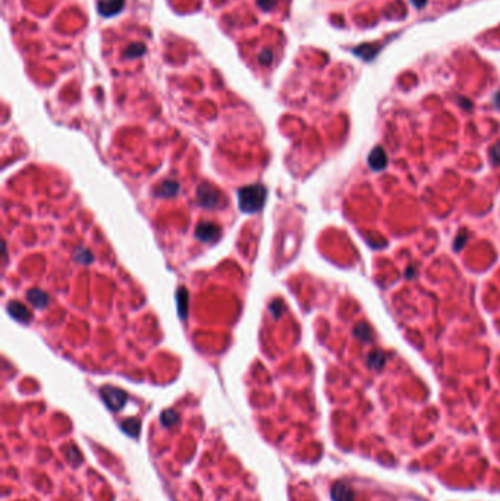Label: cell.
Masks as SVG:
<instances>
[{"instance_id": "obj_1", "label": "cell", "mask_w": 500, "mask_h": 501, "mask_svg": "<svg viewBox=\"0 0 500 501\" xmlns=\"http://www.w3.org/2000/svg\"><path fill=\"white\" fill-rule=\"evenodd\" d=\"M239 208L244 213H255L261 210L262 204L265 201L267 192L262 185H251L245 186L239 191Z\"/></svg>"}, {"instance_id": "obj_2", "label": "cell", "mask_w": 500, "mask_h": 501, "mask_svg": "<svg viewBox=\"0 0 500 501\" xmlns=\"http://www.w3.org/2000/svg\"><path fill=\"white\" fill-rule=\"evenodd\" d=\"M100 394H101L104 403L107 405V407L110 410H119L126 403V394L122 390H119V388L107 385V387L101 388Z\"/></svg>"}, {"instance_id": "obj_3", "label": "cell", "mask_w": 500, "mask_h": 501, "mask_svg": "<svg viewBox=\"0 0 500 501\" xmlns=\"http://www.w3.org/2000/svg\"><path fill=\"white\" fill-rule=\"evenodd\" d=\"M198 201L203 207H207V208H212V207H216L217 205V201H219V193L207 183H203L200 188H198Z\"/></svg>"}, {"instance_id": "obj_4", "label": "cell", "mask_w": 500, "mask_h": 501, "mask_svg": "<svg viewBox=\"0 0 500 501\" xmlns=\"http://www.w3.org/2000/svg\"><path fill=\"white\" fill-rule=\"evenodd\" d=\"M368 165L371 166L373 170H376V171L383 170L384 167L387 166V156H386V153H384V150H383L381 147H376V148L370 153Z\"/></svg>"}, {"instance_id": "obj_5", "label": "cell", "mask_w": 500, "mask_h": 501, "mask_svg": "<svg viewBox=\"0 0 500 501\" xmlns=\"http://www.w3.org/2000/svg\"><path fill=\"white\" fill-rule=\"evenodd\" d=\"M195 235H197V238L201 239L203 242H210V240H215V239L219 238L220 232H219V229L216 227L215 224H212V223H203V224L198 226Z\"/></svg>"}, {"instance_id": "obj_6", "label": "cell", "mask_w": 500, "mask_h": 501, "mask_svg": "<svg viewBox=\"0 0 500 501\" xmlns=\"http://www.w3.org/2000/svg\"><path fill=\"white\" fill-rule=\"evenodd\" d=\"M125 1L123 0H103L98 3V10L101 15L106 16H113L118 12H120V9L123 7Z\"/></svg>"}, {"instance_id": "obj_7", "label": "cell", "mask_w": 500, "mask_h": 501, "mask_svg": "<svg viewBox=\"0 0 500 501\" xmlns=\"http://www.w3.org/2000/svg\"><path fill=\"white\" fill-rule=\"evenodd\" d=\"M332 497L334 501H352V491L348 485L337 482L333 487Z\"/></svg>"}, {"instance_id": "obj_8", "label": "cell", "mask_w": 500, "mask_h": 501, "mask_svg": "<svg viewBox=\"0 0 500 501\" xmlns=\"http://www.w3.org/2000/svg\"><path fill=\"white\" fill-rule=\"evenodd\" d=\"M26 298H28V301H29L34 307H37V308H44L48 302L47 295H46L44 292L38 290V289H32V290H29V292L26 293Z\"/></svg>"}, {"instance_id": "obj_9", "label": "cell", "mask_w": 500, "mask_h": 501, "mask_svg": "<svg viewBox=\"0 0 500 501\" xmlns=\"http://www.w3.org/2000/svg\"><path fill=\"white\" fill-rule=\"evenodd\" d=\"M7 310H9L10 315L13 318L19 320V321H28V318H29V312L25 310L21 304H18V302H10L7 305Z\"/></svg>"}, {"instance_id": "obj_10", "label": "cell", "mask_w": 500, "mask_h": 501, "mask_svg": "<svg viewBox=\"0 0 500 501\" xmlns=\"http://www.w3.org/2000/svg\"><path fill=\"white\" fill-rule=\"evenodd\" d=\"M386 356L381 350H373L371 353H368V365L374 369H379L384 365Z\"/></svg>"}, {"instance_id": "obj_11", "label": "cell", "mask_w": 500, "mask_h": 501, "mask_svg": "<svg viewBox=\"0 0 500 501\" xmlns=\"http://www.w3.org/2000/svg\"><path fill=\"white\" fill-rule=\"evenodd\" d=\"M354 334H355V337H358L362 341H370L371 340V329L365 323L358 324L357 327L354 329Z\"/></svg>"}, {"instance_id": "obj_12", "label": "cell", "mask_w": 500, "mask_h": 501, "mask_svg": "<svg viewBox=\"0 0 500 501\" xmlns=\"http://www.w3.org/2000/svg\"><path fill=\"white\" fill-rule=\"evenodd\" d=\"M140 428H141V425L137 419H128L122 424V430L131 437H137L138 432H140Z\"/></svg>"}, {"instance_id": "obj_13", "label": "cell", "mask_w": 500, "mask_h": 501, "mask_svg": "<svg viewBox=\"0 0 500 501\" xmlns=\"http://www.w3.org/2000/svg\"><path fill=\"white\" fill-rule=\"evenodd\" d=\"M178 189H179L178 183H175V182H172V180H167V182H165V183L159 188L157 193H159L160 196H172V195L176 193Z\"/></svg>"}, {"instance_id": "obj_14", "label": "cell", "mask_w": 500, "mask_h": 501, "mask_svg": "<svg viewBox=\"0 0 500 501\" xmlns=\"http://www.w3.org/2000/svg\"><path fill=\"white\" fill-rule=\"evenodd\" d=\"M178 421V413L175 410H166L162 413V424L165 427H172Z\"/></svg>"}, {"instance_id": "obj_15", "label": "cell", "mask_w": 500, "mask_h": 501, "mask_svg": "<svg viewBox=\"0 0 500 501\" xmlns=\"http://www.w3.org/2000/svg\"><path fill=\"white\" fill-rule=\"evenodd\" d=\"M187 302H188V298H187V292L184 289L179 290L178 293V305H179V312H181V317L185 318V312H187Z\"/></svg>"}, {"instance_id": "obj_16", "label": "cell", "mask_w": 500, "mask_h": 501, "mask_svg": "<svg viewBox=\"0 0 500 501\" xmlns=\"http://www.w3.org/2000/svg\"><path fill=\"white\" fill-rule=\"evenodd\" d=\"M144 51H145L144 44H134V46H131V48H128V50L125 51V56H129V57H137V56L143 54Z\"/></svg>"}, {"instance_id": "obj_17", "label": "cell", "mask_w": 500, "mask_h": 501, "mask_svg": "<svg viewBox=\"0 0 500 501\" xmlns=\"http://www.w3.org/2000/svg\"><path fill=\"white\" fill-rule=\"evenodd\" d=\"M490 157H492V162L495 165H499L500 166V143H498L492 150H490Z\"/></svg>"}, {"instance_id": "obj_18", "label": "cell", "mask_w": 500, "mask_h": 501, "mask_svg": "<svg viewBox=\"0 0 500 501\" xmlns=\"http://www.w3.org/2000/svg\"><path fill=\"white\" fill-rule=\"evenodd\" d=\"M465 242H467V233H464V235L461 233V235L458 236V242H456L455 248H456V249H461V245L465 243Z\"/></svg>"}, {"instance_id": "obj_19", "label": "cell", "mask_w": 500, "mask_h": 501, "mask_svg": "<svg viewBox=\"0 0 500 501\" xmlns=\"http://www.w3.org/2000/svg\"><path fill=\"white\" fill-rule=\"evenodd\" d=\"M260 60H261L262 63H270V62H271V53L264 51L261 54V57H260Z\"/></svg>"}, {"instance_id": "obj_20", "label": "cell", "mask_w": 500, "mask_h": 501, "mask_svg": "<svg viewBox=\"0 0 500 501\" xmlns=\"http://www.w3.org/2000/svg\"><path fill=\"white\" fill-rule=\"evenodd\" d=\"M411 1H412V3H414L417 7H423V6L426 4V1H427V0H411Z\"/></svg>"}, {"instance_id": "obj_21", "label": "cell", "mask_w": 500, "mask_h": 501, "mask_svg": "<svg viewBox=\"0 0 500 501\" xmlns=\"http://www.w3.org/2000/svg\"><path fill=\"white\" fill-rule=\"evenodd\" d=\"M495 101H496V106H498V107L500 109V93L498 94V96L495 97Z\"/></svg>"}]
</instances>
